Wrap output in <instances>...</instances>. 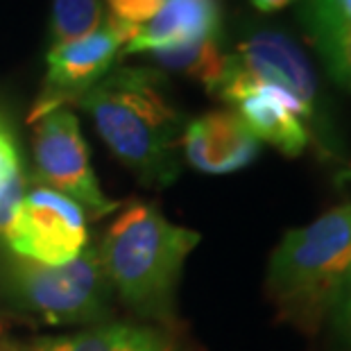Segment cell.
Masks as SVG:
<instances>
[{
    "instance_id": "obj_17",
    "label": "cell",
    "mask_w": 351,
    "mask_h": 351,
    "mask_svg": "<svg viewBox=\"0 0 351 351\" xmlns=\"http://www.w3.org/2000/svg\"><path fill=\"white\" fill-rule=\"evenodd\" d=\"M163 3L166 0H109L111 16L132 27H141L154 19V14L161 10Z\"/></svg>"
},
{
    "instance_id": "obj_4",
    "label": "cell",
    "mask_w": 351,
    "mask_h": 351,
    "mask_svg": "<svg viewBox=\"0 0 351 351\" xmlns=\"http://www.w3.org/2000/svg\"><path fill=\"white\" fill-rule=\"evenodd\" d=\"M256 84L281 88L300 104L304 125L319 156L333 161L345 154L315 69L290 34L258 27L243 36L234 52H227L225 71L211 95L231 104L245 88Z\"/></svg>"
},
{
    "instance_id": "obj_15",
    "label": "cell",
    "mask_w": 351,
    "mask_h": 351,
    "mask_svg": "<svg viewBox=\"0 0 351 351\" xmlns=\"http://www.w3.org/2000/svg\"><path fill=\"white\" fill-rule=\"evenodd\" d=\"M331 77L351 91V27L308 36Z\"/></svg>"
},
{
    "instance_id": "obj_18",
    "label": "cell",
    "mask_w": 351,
    "mask_h": 351,
    "mask_svg": "<svg viewBox=\"0 0 351 351\" xmlns=\"http://www.w3.org/2000/svg\"><path fill=\"white\" fill-rule=\"evenodd\" d=\"M328 319H331L333 333L342 345V349L351 351V281L349 279L345 283V288L340 290Z\"/></svg>"
},
{
    "instance_id": "obj_21",
    "label": "cell",
    "mask_w": 351,
    "mask_h": 351,
    "mask_svg": "<svg viewBox=\"0 0 351 351\" xmlns=\"http://www.w3.org/2000/svg\"><path fill=\"white\" fill-rule=\"evenodd\" d=\"M290 3H295V0H252V5L261 12H276Z\"/></svg>"
},
{
    "instance_id": "obj_5",
    "label": "cell",
    "mask_w": 351,
    "mask_h": 351,
    "mask_svg": "<svg viewBox=\"0 0 351 351\" xmlns=\"http://www.w3.org/2000/svg\"><path fill=\"white\" fill-rule=\"evenodd\" d=\"M0 286L21 313L46 324H104L111 317L114 290L100 250L88 245L64 265H43L12 254L0 267Z\"/></svg>"
},
{
    "instance_id": "obj_19",
    "label": "cell",
    "mask_w": 351,
    "mask_h": 351,
    "mask_svg": "<svg viewBox=\"0 0 351 351\" xmlns=\"http://www.w3.org/2000/svg\"><path fill=\"white\" fill-rule=\"evenodd\" d=\"M23 197H25V177L23 173H19L10 184H5L0 189V241L5 238V231L10 229Z\"/></svg>"
},
{
    "instance_id": "obj_10",
    "label": "cell",
    "mask_w": 351,
    "mask_h": 351,
    "mask_svg": "<svg viewBox=\"0 0 351 351\" xmlns=\"http://www.w3.org/2000/svg\"><path fill=\"white\" fill-rule=\"evenodd\" d=\"M182 150L199 173L227 175L247 168L256 159L261 141L236 111H211L186 125Z\"/></svg>"
},
{
    "instance_id": "obj_13",
    "label": "cell",
    "mask_w": 351,
    "mask_h": 351,
    "mask_svg": "<svg viewBox=\"0 0 351 351\" xmlns=\"http://www.w3.org/2000/svg\"><path fill=\"white\" fill-rule=\"evenodd\" d=\"M147 57L156 66H161V69L182 73V75L197 80L211 93L222 77V71H225L227 52H222L220 36H213V39L189 43V46L152 50L147 52Z\"/></svg>"
},
{
    "instance_id": "obj_8",
    "label": "cell",
    "mask_w": 351,
    "mask_h": 351,
    "mask_svg": "<svg viewBox=\"0 0 351 351\" xmlns=\"http://www.w3.org/2000/svg\"><path fill=\"white\" fill-rule=\"evenodd\" d=\"M3 243L14 256L64 265L86 247V215L62 193L39 186L25 193Z\"/></svg>"
},
{
    "instance_id": "obj_6",
    "label": "cell",
    "mask_w": 351,
    "mask_h": 351,
    "mask_svg": "<svg viewBox=\"0 0 351 351\" xmlns=\"http://www.w3.org/2000/svg\"><path fill=\"white\" fill-rule=\"evenodd\" d=\"M34 166L36 179L46 189L73 199L93 220L121 206V202L109 199L102 193L91 168L80 121L71 109H55L36 121Z\"/></svg>"
},
{
    "instance_id": "obj_11",
    "label": "cell",
    "mask_w": 351,
    "mask_h": 351,
    "mask_svg": "<svg viewBox=\"0 0 351 351\" xmlns=\"http://www.w3.org/2000/svg\"><path fill=\"white\" fill-rule=\"evenodd\" d=\"M258 141H267L286 156H300L311 143L302 107L276 86H250L231 102Z\"/></svg>"
},
{
    "instance_id": "obj_16",
    "label": "cell",
    "mask_w": 351,
    "mask_h": 351,
    "mask_svg": "<svg viewBox=\"0 0 351 351\" xmlns=\"http://www.w3.org/2000/svg\"><path fill=\"white\" fill-rule=\"evenodd\" d=\"M300 19L306 34L333 32L351 27V0H304Z\"/></svg>"
},
{
    "instance_id": "obj_9",
    "label": "cell",
    "mask_w": 351,
    "mask_h": 351,
    "mask_svg": "<svg viewBox=\"0 0 351 351\" xmlns=\"http://www.w3.org/2000/svg\"><path fill=\"white\" fill-rule=\"evenodd\" d=\"M0 351H193L179 326L104 322L71 335L0 340Z\"/></svg>"
},
{
    "instance_id": "obj_12",
    "label": "cell",
    "mask_w": 351,
    "mask_h": 351,
    "mask_svg": "<svg viewBox=\"0 0 351 351\" xmlns=\"http://www.w3.org/2000/svg\"><path fill=\"white\" fill-rule=\"evenodd\" d=\"M213 36H220L218 0H166L154 19L138 27L136 36L123 48V55H147Z\"/></svg>"
},
{
    "instance_id": "obj_14",
    "label": "cell",
    "mask_w": 351,
    "mask_h": 351,
    "mask_svg": "<svg viewBox=\"0 0 351 351\" xmlns=\"http://www.w3.org/2000/svg\"><path fill=\"white\" fill-rule=\"evenodd\" d=\"M104 23L100 0H55L50 19V48L77 41Z\"/></svg>"
},
{
    "instance_id": "obj_1",
    "label": "cell",
    "mask_w": 351,
    "mask_h": 351,
    "mask_svg": "<svg viewBox=\"0 0 351 351\" xmlns=\"http://www.w3.org/2000/svg\"><path fill=\"white\" fill-rule=\"evenodd\" d=\"M77 107L88 111L100 138L141 184L166 189L179 177L184 116L152 69L109 71Z\"/></svg>"
},
{
    "instance_id": "obj_2",
    "label": "cell",
    "mask_w": 351,
    "mask_h": 351,
    "mask_svg": "<svg viewBox=\"0 0 351 351\" xmlns=\"http://www.w3.org/2000/svg\"><path fill=\"white\" fill-rule=\"evenodd\" d=\"M199 234L173 225L159 208L136 202L102 238L100 258L111 290L147 324L179 326L175 297Z\"/></svg>"
},
{
    "instance_id": "obj_7",
    "label": "cell",
    "mask_w": 351,
    "mask_h": 351,
    "mask_svg": "<svg viewBox=\"0 0 351 351\" xmlns=\"http://www.w3.org/2000/svg\"><path fill=\"white\" fill-rule=\"evenodd\" d=\"M136 32L138 27L109 16L95 32L50 48L46 57V80L29 121H39L41 116L64 109L66 104H77L111 71L116 57Z\"/></svg>"
},
{
    "instance_id": "obj_3",
    "label": "cell",
    "mask_w": 351,
    "mask_h": 351,
    "mask_svg": "<svg viewBox=\"0 0 351 351\" xmlns=\"http://www.w3.org/2000/svg\"><path fill=\"white\" fill-rule=\"evenodd\" d=\"M351 274V204L288 231L270 256L267 300L281 322L319 333Z\"/></svg>"
},
{
    "instance_id": "obj_20",
    "label": "cell",
    "mask_w": 351,
    "mask_h": 351,
    "mask_svg": "<svg viewBox=\"0 0 351 351\" xmlns=\"http://www.w3.org/2000/svg\"><path fill=\"white\" fill-rule=\"evenodd\" d=\"M19 173H21V159H19L16 141H14L12 132L0 121V189L5 184H10Z\"/></svg>"
}]
</instances>
